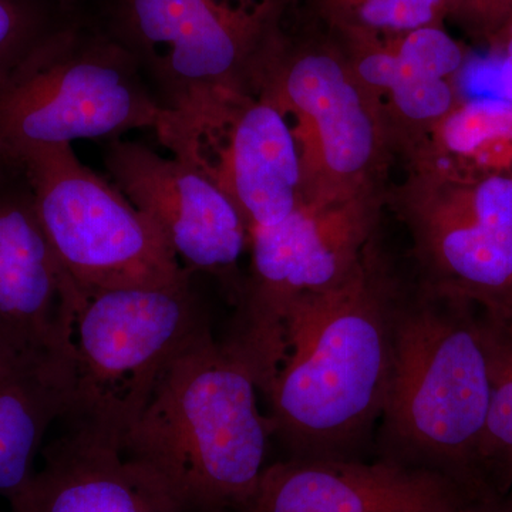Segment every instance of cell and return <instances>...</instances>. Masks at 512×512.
<instances>
[{
  "mask_svg": "<svg viewBox=\"0 0 512 512\" xmlns=\"http://www.w3.org/2000/svg\"><path fill=\"white\" fill-rule=\"evenodd\" d=\"M409 278L376 235L348 278L286 309L284 353L264 394L291 457H359L389 393Z\"/></svg>",
  "mask_w": 512,
  "mask_h": 512,
  "instance_id": "1",
  "label": "cell"
},
{
  "mask_svg": "<svg viewBox=\"0 0 512 512\" xmlns=\"http://www.w3.org/2000/svg\"><path fill=\"white\" fill-rule=\"evenodd\" d=\"M258 390L247 359L210 328L178 353L119 444L158 511L244 512L274 436Z\"/></svg>",
  "mask_w": 512,
  "mask_h": 512,
  "instance_id": "2",
  "label": "cell"
},
{
  "mask_svg": "<svg viewBox=\"0 0 512 512\" xmlns=\"http://www.w3.org/2000/svg\"><path fill=\"white\" fill-rule=\"evenodd\" d=\"M491 397L484 312L413 274L397 316L380 456L437 471L476 503L495 500L483 466Z\"/></svg>",
  "mask_w": 512,
  "mask_h": 512,
  "instance_id": "3",
  "label": "cell"
},
{
  "mask_svg": "<svg viewBox=\"0 0 512 512\" xmlns=\"http://www.w3.org/2000/svg\"><path fill=\"white\" fill-rule=\"evenodd\" d=\"M194 276L160 288L83 292L72 284L63 360L69 431L119 450L164 370L210 328Z\"/></svg>",
  "mask_w": 512,
  "mask_h": 512,
  "instance_id": "4",
  "label": "cell"
},
{
  "mask_svg": "<svg viewBox=\"0 0 512 512\" xmlns=\"http://www.w3.org/2000/svg\"><path fill=\"white\" fill-rule=\"evenodd\" d=\"M295 0H107L97 23L164 110L212 90L259 94Z\"/></svg>",
  "mask_w": 512,
  "mask_h": 512,
  "instance_id": "5",
  "label": "cell"
},
{
  "mask_svg": "<svg viewBox=\"0 0 512 512\" xmlns=\"http://www.w3.org/2000/svg\"><path fill=\"white\" fill-rule=\"evenodd\" d=\"M163 110L130 53L80 15L0 90V157L154 130Z\"/></svg>",
  "mask_w": 512,
  "mask_h": 512,
  "instance_id": "6",
  "label": "cell"
},
{
  "mask_svg": "<svg viewBox=\"0 0 512 512\" xmlns=\"http://www.w3.org/2000/svg\"><path fill=\"white\" fill-rule=\"evenodd\" d=\"M262 92L291 124L301 160L302 201L387 190L396 157L386 127L335 37L322 28H288Z\"/></svg>",
  "mask_w": 512,
  "mask_h": 512,
  "instance_id": "7",
  "label": "cell"
},
{
  "mask_svg": "<svg viewBox=\"0 0 512 512\" xmlns=\"http://www.w3.org/2000/svg\"><path fill=\"white\" fill-rule=\"evenodd\" d=\"M386 191L346 200L301 201L291 215L249 232L251 268L231 342L264 392L284 353V316L296 298L348 278L376 237Z\"/></svg>",
  "mask_w": 512,
  "mask_h": 512,
  "instance_id": "8",
  "label": "cell"
},
{
  "mask_svg": "<svg viewBox=\"0 0 512 512\" xmlns=\"http://www.w3.org/2000/svg\"><path fill=\"white\" fill-rule=\"evenodd\" d=\"M16 160L28 174L47 239L80 291L160 288L192 274L156 225L72 146L32 148Z\"/></svg>",
  "mask_w": 512,
  "mask_h": 512,
  "instance_id": "9",
  "label": "cell"
},
{
  "mask_svg": "<svg viewBox=\"0 0 512 512\" xmlns=\"http://www.w3.org/2000/svg\"><path fill=\"white\" fill-rule=\"evenodd\" d=\"M386 207L409 232L421 282L512 322V178L406 171L387 187Z\"/></svg>",
  "mask_w": 512,
  "mask_h": 512,
  "instance_id": "10",
  "label": "cell"
},
{
  "mask_svg": "<svg viewBox=\"0 0 512 512\" xmlns=\"http://www.w3.org/2000/svg\"><path fill=\"white\" fill-rule=\"evenodd\" d=\"M157 138L234 202L248 231L285 220L302 201L292 127L268 94L212 90L163 110Z\"/></svg>",
  "mask_w": 512,
  "mask_h": 512,
  "instance_id": "11",
  "label": "cell"
},
{
  "mask_svg": "<svg viewBox=\"0 0 512 512\" xmlns=\"http://www.w3.org/2000/svg\"><path fill=\"white\" fill-rule=\"evenodd\" d=\"M103 161L114 185L156 225L183 268L220 282L237 306L249 231L234 202L191 165L137 141H107Z\"/></svg>",
  "mask_w": 512,
  "mask_h": 512,
  "instance_id": "12",
  "label": "cell"
},
{
  "mask_svg": "<svg viewBox=\"0 0 512 512\" xmlns=\"http://www.w3.org/2000/svg\"><path fill=\"white\" fill-rule=\"evenodd\" d=\"M72 285L37 215L22 161L0 157V345L62 363Z\"/></svg>",
  "mask_w": 512,
  "mask_h": 512,
  "instance_id": "13",
  "label": "cell"
},
{
  "mask_svg": "<svg viewBox=\"0 0 512 512\" xmlns=\"http://www.w3.org/2000/svg\"><path fill=\"white\" fill-rule=\"evenodd\" d=\"M477 504L451 478L393 458L291 457L265 468L244 512H471Z\"/></svg>",
  "mask_w": 512,
  "mask_h": 512,
  "instance_id": "14",
  "label": "cell"
},
{
  "mask_svg": "<svg viewBox=\"0 0 512 512\" xmlns=\"http://www.w3.org/2000/svg\"><path fill=\"white\" fill-rule=\"evenodd\" d=\"M338 42L379 110L396 160L464 100L468 50L444 25Z\"/></svg>",
  "mask_w": 512,
  "mask_h": 512,
  "instance_id": "15",
  "label": "cell"
},
{
  "mask_svg": "<svg viewBox=\"0 0 512 512\" xmlns=\"http://www.w3.org/2000/svg\"><path fill=\"white\" fill-rule=\"evenodd\" d=\"M43 457V467L9 501L10 512H160L127 473L117 448L67 431Z\"/></svg>",
  "mask_w": 512,
  "mask_h": 512,
  "instance_id": "16",
  "label": "cell"
},
{
  "mask_svg": "<svg viewBox=\"0 0 512 512\" xmlns=\"http://www.w3.org/2000/svg\"><path fill=\"white\" fill-rule=\"evenodd\" d=\"M64 412L62 363L23 356L0 360V495L6 500L35 476L47 431Z\"/></svg>",
  "mask_w": 512,
  "mask_h": 512,
  "instance_id": "17",
  "label": "cell"
},
{
  "mask_svg": "<svg viewBox=\"0 0 512 512\" xmlns=\"http://www.w3.org/2000/svg\"><path fill=\"white\" fill-rule=\"evenodd\" d=\"M400 160L406 171L448 180L512 178V101L464 99Z\"/></svg>",
  "mask_w": 512,
  "mask_h": 512,
  "instance_id": "18",
  "label": "cell"
},
{
  "mask_svg": "<svg viewBox=\"0 0 512 512\" xmlns=\"http://www.w3.org/2000/svg\"><path fill=\"white\" fill-rule=\"evenodd\" d=\"M306 8L338 40L382 39L448 20V0H306Z\"/></svg>",
  "mask_w": 512,
  "mask_h": 512,
  "instance_id": "19",
  "label": "cell"
},
{
  "mask_svg": "<svg viewBox=\"0 0 512 512\" xmlns=\"http://www.w3.org/2000/svg\"><path fill=\"white\" fill-rule=\"evenodd\" d=\"M80 15L73 0H0V90Z\"/></svg>",
  "mask_w": 512,
  "mask_h": 512,
  "instance_id": "20",
  "label": "cell"
},
{
  "mask_svg": "<svg viewBox=\"0 0 512 512\" xmlns=\"http://www.w3.org/2000/svg\"><path fill=\"white\" fill-rule=\"evenodd\" d=\"M484 319L493 359V397L483 444L485 480L494 498H512V322L485 312Z\"/></svg>",
  "mask_w": 512,
  "mask_h": 512,
  "instance_id": "21",
  "label": "cell"
},
{
  "mask_svg": "<svg viewBox=\"0 0 512 512\" xmlns=\"http://www.w3.org/2000/svg\"><path fill=\"white\" fill-rule=\"evenodd\" d=\"M512 19V0H448V20L487 45Z\"/></svg>",
  "mask_w": 512,
  "mask_h": 512,
  "instance_id": "22",
  "label": "cell"
},
{
  "mask_svg": "<svg viewBox=\"0 0 512 512\" xmlns=\"http://www.w3.org/2000/svg\"><path fill=\"white\" fill-rule=\"evenodd\" d=\"M500 55V87L504 99L512 101V19L491 45Z\"/></svg>",
  "mask_w": 512,
  "mask_h": 512,
  "instance_id": "23",
  "label": "cell"
},
{
  "mask_svg": "<svg viewBox=\"0 0 512 512\" xmlns=\"http://www.w3.org/2000/svg\"><path fill=\"white\" fill-rule=\"evenodd\" d=\"M471 512H512V498L504 497L485 501L477 504Z\"/></svg>",
  "mask_w": 512,
  "mask_h": 512,
  "instance_id": "24",
  "label": "cell"
},
{
  "mask_svg": "<svg viewBox=\"0 0 512 512\" xmlns=\"http://www.w3.org/2000/svg\"><path fill=\"white\" fill-rule=\"evenodd\" d=\"M15 356L12 355V353H9L8 350L3 348L2 345H0V360L6 359V357Z\"/></svg>",
  "mask_w": 512,
  "mask_h": 512,
  "instance_id": "25",
  "label": "cell"
}]
</instances>
